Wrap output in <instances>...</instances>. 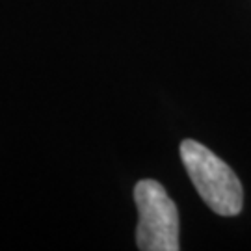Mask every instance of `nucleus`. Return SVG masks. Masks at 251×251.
<instances>
[{"mask_svg": "<svg viewBox=\"0 0 251 251\" xmlns=\"http://www.w3.org/2000/svg\"><path fill=\"white\" fill-rule=\"evenodd\" d=\"M134 203L140 214L136 244L142 251H177L179 210L160 182L144 179L136 184Z\"/></svg>", "mask_w": 251, "mask_h": 251, "instance_id": "obj_2", "label": "nucleus"}, {"mask_svg": "<svg viewBox=\"0 0 251 251\" xmlns=\"http://www.w3.org/2000/svg\"><path fill=\"white\" fill-rule=\"evenodd\" d=\"M180 160L210 210L220 216L240 214L244 206L242 182L222 158L196 140H184L180 144Z\"/></svg>", "mask_w": 251, "mask_h": 251, "instance_id": "obj_1", "label": "nucleus"}]
</instances>
